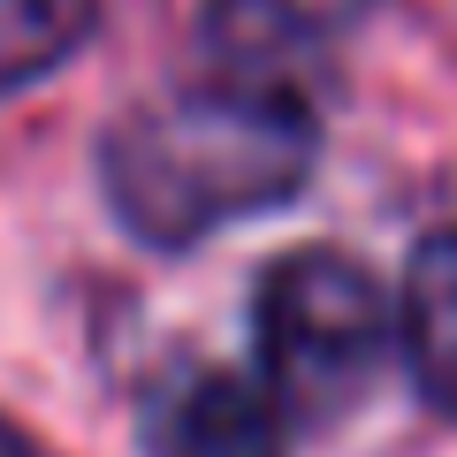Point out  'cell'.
Masks as SVG:
<instances>
[{"instance_id":"obj_1","label":"cell","mask_w":457,"mask_h":457,"mask_svg":"<svg viewBox=\"0 0 457 457\" xmlns=\"http://www.w3.org/2000/svg\"><path fill=\"white\" fill-rule=\"evenodd\" d=\"M328 46L290 0H206L183 77L99 122V198L137 245L191 252L290 206L320 168Z\"/></svg>"},{"instance_id":"obj_2","label":"cell","mask_w":457,"mask_h":457,"mask_svg":"<svg viewBox=\"0 0 457 457\" xmlns=\"http://www.w3.org/2000/svg\"><path fill=\"white\" fill-rule=\"evenodd\" d=\"M252 351L282 420L328 435L381 389L396 359V305L359 252L290 245L252 282Z\"/></svg>"},{"instance_id":"obj_3","label":"cell","mask_w":457,"mask_h":457,"mask_svg":"<svg viewBox=\"0 0 457 457\" xmlns=\"http://www.w3.org/2000/svg\"><path fill=\"white\" fill-rule=\"evenodd\" d=\"M137 450L145 457H290L282 450V411L260 381L237 366H176L137 404Z\"/></svg>"},{"instance_id":"obj_4","label":"cell","mask_w":457,"mask_h":457,"mask_svg":"<svg viewBox=\"0 0 457 457\" xmlns=\"http://www.w3.org/2000/svg\"><path fill=\"white\" fill-rule=\"evenodd\" d=\"M396 359L435 420L457 427V221L420 228L396 275Z\"/></svg>"},{"instance_id":"obj_5","label":"cell","mask_w":457,"mask_h":457,"mask_svg":"<svg viewBox=\"0 0 457 457\" xmlns=\"http://www.w3.org/2000/svg\"><path fill=\"white\" fill-rule=\"evenodd\" d=\"M99 31V0H0V92L69 69Z\"/></svg>"},{"instance_id":"obj_6","label":"cell","mask_w":457,"mask_h":457,"mask_svg":"<svg viewBox=\"0 0 457 457\" xmlns=\"http://www.w3.org/2000/svg\"><path fill=\"white\" fill-rule=\"evenodd\" d=\"M0 457H38V442L23 435V427L8 420V411H0Z\"/></svg>"}]
</instances>
